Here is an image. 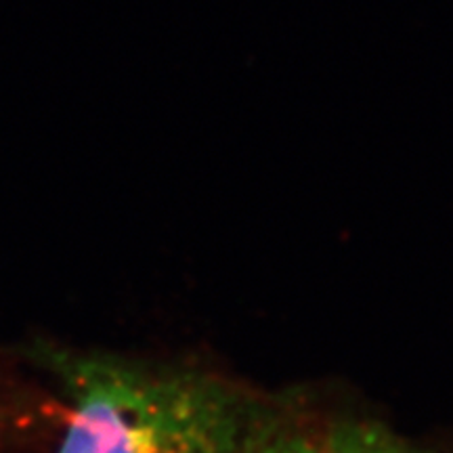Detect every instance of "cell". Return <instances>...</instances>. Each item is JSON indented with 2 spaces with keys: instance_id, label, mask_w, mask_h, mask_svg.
Masks as SVG:
<instances>
[{
  "instance_id": "obj_1",
  "label": "cell",
  "mask_w": 453,
  "mask_h": 453,
  "mask_svg": "<svg viewBox=\"0 0 453 453\" xmlns=\"http://www.w3.org/2000/svg\"><path fill=\"white\" fill-rule=\"evenodd\" d=\"M70 401L55 453H250L294 410L214 370L107 350L49 349Z\"/></svg>"
},
{
  "instance_id": "obj_2",
  "label": "cell",
  "mask_w": 453,
  "mask_h": 453,
  "mask_svg": "<svg viewBox=\"0 0 453 453\" xmlns=\"http://www.w3.org/2000/svg\"><path fill=\"white\" fill-rule=\"evenodd\" d=\"M250 453H437L378 420L307 416L296 407Z\"/></svg>"
}]
</instances>
